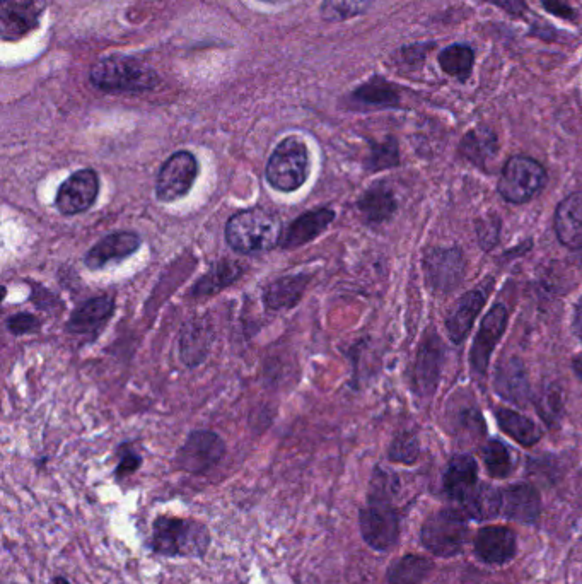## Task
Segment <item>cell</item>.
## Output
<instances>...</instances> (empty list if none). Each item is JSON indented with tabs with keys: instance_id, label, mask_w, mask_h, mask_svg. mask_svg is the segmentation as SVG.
I'll use <instances>...</instances> for the list:
<instances>
[{
	"instance_id": "obj_7",
	"label": "cell",
	"mask_w": 582,
	"mask_h": 584,
	"mask_svg": "<svg viewBox=\"0 0 582 584\" xmlns=\"http://www.w3.org/2000/svg\"><path fill=\"white\" fill-rule=\"evenodd\" d=\"M547 183V171L542 164L528 156H514L507 161L499 180V193L509 204L530 202Z\"/></svg>"
},
{
	"instance_id": "obj_3",
	"label": "cell",
	"mask_w": 582,
	"mask_h": 584,
	"mask_svg": "<svg viewBox=\"0 0 582 584\" xmlns=\"http://www.w3.org/2000/svg\"><path fill=\"white\" fill-rule=\"evenodd\" d=\"M229 248L241 255H260L272 252L280 245L284 228L275 212L263 207H251L229 217L226 229Z\"/></svg>"
},
{
	"instance_id": "obj_1",
	"label": "cell",
	"mask_w": 582,
	"mask_h": 584,
	"mask_svg": "<svg viewBox=\"0 0 582 584\" xmlns=\"http://www.w3.org/2000/svg\"><path fill=\"white\" fill-rule=\"evenodd\" d=\"M396 480L383 468L374 470L367 503L359 511V530L364 544L376 552H390L400 538V513L393 504Z\"/></svg>"
},
{
	"instance_id": "obj_14",
	"label": "cell",
	"mask_w": 582,
	"mask_h": 584,
	"mask_svg": "<svg viewBox=\"0 0 582 584\" xmlns=\"http://www.w3.org/2000/svg\"><path fill=\"white\" fill-rule=\"evenodd\" d=\"M113 313H115V299L110 296L88 299L70 315L67 332L93 342L98 339L101 330L108 325Z\"/></svg>"
},
{
	"instance_id": "obj_15",
	"label": "cell",
	"mask_w": 582,
	"mask_h": 584,
	"mask_svg": "<svg viewBox=\"0 0 582 584\" xmlns=\"http://www.w3.org/2000/svg\"><path fill=\"white\" fill-rule=\"evenodd\" d=\"M492 286H494L492 279L482 282L480 286L463 294L458 299V303L454 304L453 310L448 315V322H446L449 339L453 340L454 344H461L468 337L473 323L477 320V316L484 308L485 301L489 298Z\"/></svg>"
},
{
	"instance_id": "obj_21",
	"label": "cell",
	"mask_w": 582,
	"mask_h": 584,
	"mask_svg": "<svg viewBox=\"0 0 582 584\" xmlns=\"http://www.w3.org/2000/svg\"><path fill=\"white\" fill-rule=\"evenodd\" d=\"M553 226L562 245L571 250H581L582 192L571 193L560 202L553 217Z\"/></svg>"
},
{
	"instance_id": "obj_10",
	"label": "cell",
	"mask_w": 582,
	"mask_h": 584,
	"mask_svg": "<svg viewBox=\"0 0 582 584\" xmlns=\"http://www.w3.org/2000/svg\"><path fill=\"white\" fill-rule=\"evenodd\" d=\"M99 195V176L91 168L76 171L57 190L55 207L62 216H77L88 212Z\"/></svg>"
},
{
	"instance_id": "obj_2",
	"label": "cell",
	"mask_w": 582,
	"mask_h": 584,
	"mask_svg": "<svg viewBox=\"0 0 582 584\" xmlns=\"http://www.w3.org/2000/svg\"><path fill=\"white\" fill-rule=\"evenodd\" d=\"M212 535L204 521L159 514L151 525L149 549L164 559H204Z\"/></svg>"
},
{
	"instance_id": "obj_20",
	"label": "cell",
	"mask_w": 582,
	"mask_h": 584,
	"mask_svg": "<svg viewBox=\"0 0 582 584\" xmlns=\"http://www.w3.org/2000/svg\"><path fill=\"white\" fill-rule=\"evenodd\" d=\"M478 487V465L470 455L454 456L444 474V492L449 499L465 504Z\"/></svg>"
},
{
	"instance_id": "obj_30",
	"label": "cell",
	"mask_w": 582,
	"mask_h": 584,
	"mask_svg": "<svg viewBox=\"0 0 582 584\" xmlns=\"http://www.w3.org/2000/svg\"><path fill=\"white\" fill-rule=\"evenodd\" d=\"M460 152L473 164H477L480 168H487L489 161H492L497 154V139L494 132L487 127H478L468 132L461 142Z\"/></svg>"
},
{
	"instance_id": "obj_31",
	"label": "cell",
	"mask_w": 582,
	"mask_h": 584,
	"mask_svg": "<svg viewBox=\"0 0 582 584\" xmlns=\"http://www.w3.org/2000/svg\"><path fill=\"white\" fill-rule=\"evenodd\" d=\"M352 98L356 103L369 108H393L400 103V96L396 89L381 77H374L371 81L362 84L361 88L354 91Z\"/></svg>"
},
{
	"instance_id": "obj_18",
	"label": "cell",
	"mask_w": 582,
	"mask_h": 584,
	"mask_svg": "<svg viewBox=\"0 0 582 584\" xmlns=\"http://www.w3.org/2000/svg\"><path fill=\"white\" fill-rule=\"evenodd\" d=\"M335 211L332 207H318L313 211L304 212L296 217L294 221L284 229L279 248L282 250H296L301 246L308 245L315 241L318 236L325 233L330 228V224L335 221Z\"/></svg>"
},
{
	"instance_id": "obj_37",
	"label": "cell",
	"mask_w": 582,
	"mask_h": 584,
	"mask_svg": "<svg viewBox=\"0 0 582 584\" xmlns=\"http://www.w3.org/2000/svg\"><path fill=\"white\" fill-rule=\"evenodd\" d=\"M388 458L391 462L405 463L412 465L419 458V443L412 434H400L398 438L391 443Z\"/></svg>"
},
{
	"instance_id": "obj_6",
	"label": "cell",
	"mask_w": 582,
	"mask_h": 584,
	"mask_svg": "<svg viewBox=\"0 0 582 584\" xmlns=\"http://www.w3.org/2000/svg\"><path fill=\"white\" fill-rule=\"evenodd\" d=\"M463 509L444 508L432 513L420 530V542L436 557L460 554L468 538V521Z\"/></svg>"
},
{
	"instance_id": "obj_26",
	"label": "cell",
	"mask_w": 582,
	"mask_h": 584,
	"mask_svg": "<svg viewBox=\"0 0 582 584\" xmlns=\"http://www.w3.org/2000/svg\"><path fill=\"white\" fill-rule=\"evenodd\" d=\"M497 393L511 402L524 405L530 400V385L524 373L523 364L518 359H511L497 371Z\"/></svg>"
},
{
	"instance_id": "obj_46",
	"label": "cell",
	"mask_w": 582,
	"mask_h": 584,
	"mask_svg": "<svg viewBox=\"0 0 582 584\" xmlns=\"http://www.w3.org/2000/svg\"><path fill=\"white\" fill-rule=\"evenodd\" d=\"M53 584H72L69 579L64 578V576H55L52 581Z\"/></svg>"
},
{
	"instance_id": "obj_19",
	"label": "cell",
	"mask_w": 582,
	"mask_h": 584,
	"mask_svg": "<svg viewBox=\"0 0 582 584\" xmlns=\"http://www.w3.org/2000/svg\"><path fill=\"white\" fill-rule=\"evenodd\" d=\"M542 514V499L530 484L509 485L501 489V516L519 523H536Z\"/></svg>"
},
{
	"instance_id": "obj_22",
	"label": "cell",
	"mask_w": 582,
	"mask_h": 584,
	"mask_svg": "<svg viewBox=\"0 0 582 584\" xmlns=\"http://www.w3.org/2000/svg\"><path fill=\"white\" fill-rule=\"evenodd\" d=\"M309 281V274H291L270 282L262 294L265 308L270 311L291 310L303 298Z\"/></svg>"
},
{
	"instance_id": "obj_36",
	"label": "cell",
	"mask_w": 582,
	"mask_h": 584,
	"mask_svg": "<svg viewBox=\"0 0 582 584\" xmlns=\"http://www.w3.org/2000/svg\"><path fill=\"white\" fill-rule=\"evenodd\" d=\"M400 163V154H398V144L393 137H388L381 144H373L371 156L367 168L371 171L388 170Z\"/></svg>"
},
{
	"instance_id": "obj_13",
	"label": "cell",
	"mask_w": 582,
	"mask_h": 584,
	"mask_svg": "<svg viewBox=\"0 0 582 584\" xmlns=\"http://www.w3.org/2000/svg\"><path fill=\"white\" fill-rule=\"evenodd\" d=\"M142 245V238L134 231H117L108 234L103 240H99L96 245L89 248V252L84 257V265L89 270H103L110 265L127 260L134 253L139 252Z\"/></svg>"
},
{
	"instance_id": "obj_25",
	"label": "cell",
	"mask_w": 582,
	"mask_h": 584,
	"mask_svg": "<svg viewBox=\"0 0 582 584\" xmlns=\"http://www.w3.org/2000/svg\"><path fill=\"white\" fill-rule=\"evenodd\" d=\"M362 217L371 224H381L393 217L396 211V199L391 188L385 182H378L362 193L357 202Z\"/></svg>"
},
{
	"instance_id": "obj_43",
	"label": "cell",
	"mask_w": 582,
	"mask_h": 584,
	"mask_svg": "<svg viewBox=\"0 0 582 584\" xmlns=\"http://www.w3.org/2000/svg\"><path fill=\"white\" fill-rule=\"evenodd\" d=\"M480 228H484V231L480 229V241H482V246H484V248H490V246L494 245L495 240H497L494 234H490V231H492V233H501V221H497V219H494V222L485 221V224H482Z\"/></svg>"
},
{
	"instance_id": "obj_39",
	"label": "cell",
	"mask_w": 582,
	"mask_h": 584,
	"mask_svg": "<svg viewBox=\"0 0 582 584\" xmlns=\"http://www.w3.org/2000/svg\"><path fill=\"white\" fill-rule=\"evenodd\" d=\"M562 407H564V402H562L560 392L553 386L543 393L540 402H538V412L542 414L547 424H553L559 419L560 414H562Z\"/></svg>"
},
{
	"instance_id": "obj_17",
	"label": "cell",
	"mask_w": 582,
	"mask_h": 584,
	"mask_svg": "<svg viewBox=\"0 0 582 584\" xmlns=\"http://www.w3.org/2000/svg\"><path fill=\"white\" fill-rule=\"evenodd\" d=\"M473 547L480 561L499 566L516 557L518 538L507 526H485L477 533Z\"/></svg>"
},
{
	"instance_id": "obj_38",
	"label": "cell",
	"mask_w": 582,
	"mask_h": 584,
	"mask_svg": "<svg viewBox=\"0 0 582 584\" xmlns=\"http://www.w3.org/2000/svg\"><path fill=\"white\" fill-rule=\"evenodd\" d=\"M118 463L115 468V477L118 480L129 479L130 475H134L137 470L142 467V456L137 451L132 450L129 444H123L118 450Z\"/></svg>"
},
{
	"instance_id": "obj_41",
	"label": "cell",
	"mask_w": 582,
	"mask_h": 584,
	"mask_svg": "<svg viewBox=\"0 0 582 584\" xmlns=\"http://www.w3.org/2000/svg\"><path fill=\"white\" fill-rule=\"evenodd\" d=\"M542 6L545 11L557 16V18L567 19V21L576 19V11L564 0H542Z\"/></svg>"
},
{
	"instance_id": "obj_45",
	"label": "cell",
	"mask_w": 582,
	"mask_h": 584,
	"mask_svg": "<svg viewBox=\"0 0 582 584\" xmlns=\"http://www.w3.org/2000/svg\"><path fill=\"white\" fill-rule=\"evenodd\" d=\"M574 369L579 374V378H582V357H577L576 361H574Z\"/></svg>"
},
{
	"instance_id": "obj_47",
	"label": "cell",
	"mask_w": 582,
	"mask_h": 584,
	"mask_svg": "<svg viewBox=\"0 0 582 584\" xmlns=\"http://www.w3.org/2000/svg\"><path fill=\"white\" fill-rule=\"evenodd\" d=\"M263 2H279V0H263Z\"/></svg>"
},
{
	"instance_id": "obj_11",
	"label": "cell",
	"mask_w": 582,
	"mask_h": 584,
	"mask_svg": "<svg viewBox=\"0 0 582 584\" xmlns=\"http://www.w3.org/2000/svg\"><path fill=\"white\" fill-rule=\"evenodd\" d=\"M45 0H0V36L18 41L38 28Z\"/></svg>"
},
{
	"instance_id": "obj_35",
	"label": "cell",
	"mask_w": 582,
	"mask_h": 584,
	"mask_svg": "<svg viewBox=\"0 0 582 584\" xmlns=\"http://www.w3.org/2000/svg\"><path fill=\"white\" fill-rule=\"evenodd\" d=\"M369 4L371 0H323L321 18L328 23H342L364 14Z\"/></svg>"
},
{
	"instance_id": "obj_34",
	"label": "cell",
	"mask_w": 582,
	"mask_h": 584,
	"mask_svg": "<svg viewBox=\"0 0 582 584\" xmlns=\"http://www.w3.org/2000/svg\"><path fill=\"white\" fill-rule=\"evenodd\" d=\"M482 456L490 477L506 479L513 472V455L499 439H490L482 450Z\"/></svg>"
},
{
	"instance_id": "obj_32",
	"label": "cell",
	"mask_w": 582,
	"mask_h": 584,
	"mask_svg": "<svg viewBox=\"0 0 582 584\" xmlns=\"http://www.w3.org/2000/svg\"><path fill=\"white\" fill-rule=\"evenodd\" d=\"M461 509L466 516L475 520H494L501 516V489H494L489 485H480Z\"/></svg>"
},
{
	"instance_id": "obj_42",
	"label": "cell",
	"mask_w": 582,
	"mask_h": 584,
	"mask_svg": "<svg viewBox=\"0 0 582 584\" xmlns=\"http://www.w3.org/2000/svg\"><path fill=\"white\" fill-rule=\"evenodd\" d=\"M484 2L494 4L495 7L506 11L509 16H514V18H523L524 12L528 11L524 0H484Z\"/></svg>"
},
{
	"instance_id": "obj_8",
	"label": "cell",
	"mask_w": 582,
	"mask_h": 584,
	"mask_svg": "<svg viewBox=\"0 0 582 584\" xmlns=\"http://www.w3.org/2000/svg\"><path fill=\"white\" fill-rule=\"evenodd\" d=\"M226 455V443L219 434L197 429L188 434L185 443L176 451L175 467L180 472L204 475L216 468Z\"/></svg>"
},
{
	"instance_id": "obj_33",
	"label": "cell",
	"mask_w": 582,
	"mask_h": 584,
	"mask_svg": "<svg viewBox=\"0 0 582 584\" xmlns=\"http://www.w3.org/2000/svg\"><path fill=\"white\" fill-rule=\"evenodd\" d=\"M475 52L466 45H451L439 53V65L448 76L466 81L472 74Z\"/></svg>"
},
{
	"instance_id": "obj_29",
	"label": "cell",
	"mask_w": 582,
	"mask_h": 584,
	"mask_svg": "<svg viewBox=\"0 0 582 584\" xmlns=\"http://www.w3.org/2000/svg\"><path fill=\"white\" fill-rule=\"evenodd\" d=\"M441 371V349L439 344L429 339L420 347L415 363V386L420 393H429L434 390L437 378Z\"/></svg>"
},
{
	"instance_id": "obj_5",
	"label": "cell",
	"mask_w": 582,
	"mask_h": 584,
	"mask_svg": "<svg viewBox=\"0 0 582 584\" xmlns=\"http://www.w3.org/2000/svg\"><path fill=\"white\" fill-rule=\"evenodd\" d=\"M311 175L308 144L299 135H289L277 144L268 159L267 182L280 193H292L303 187Z\"/></svg>"
},
{
	"instance_id": "obj_4",
	"label": "cell",
	"mask_w": 582,
	"mask_h": 584,
	"mask_svg": "<svg viewBox=\"0 0 582 584\" xmlns=\"http://www.w3.org/2000/svg\"><path fill=\"white\" fill-rule=\"evenodd\" d=\"M94 88L105 93H144L158 86L159 77L149 65L134 57H106L91 69Z\"/></svg>"
},
{
	"instance_id": "obj_16",
	"label": "cell",
	"mask_w": 582,
	"mask_h": 584,
	"mask_svg": "<svg viewBox=\"0 0 582 584\" xmlns=\"http://www.w3.org/2000/svg\"><path fill=\"white\" fill-rule=\"evenodd\" d=\"M507 318L509 315L502 304H495L494 308L485 315L470 352V364L475 369V373L482 376L487 373L495 345L501 340L502 333L506 332Z\"/></svg>"
},
{
	"instance_id": "obj_24",
	"label": "cell",
	"mask_w": 582,
	"mask_h": 584,
	"mask_svg": "<svg viewBox=\"0 0 582 584\" xmlns=\"http://www.w3.org/2000/svg\"><path fill=\"white\" fill-rule=\"evenodd\" d=\"M212 340H214V333L210 330L209 322L197 320V318L190 320L181 330L180 356L183 363L190 368L204 363Z\"/></svg>"
},
{
	"instance_id": "obj_9",
	"label": "cell",
	"mask_w": 582,
	"mask_h": 584,
	"mask_svg": "<svg viewBox=\"0 0 582 584\" xmlns=\"http://www.w3.org/2000/svg\"><path fill=\"white\" fill-rule=\"evenodd\" d=\"M200 166L195 154L178 151L164 161L156 180V197L163 204H171L187 197L197 182Z\"/></svg>"
},
{
	"instance_id": "obj_27",
	"label": "cell",
	"mask_w": 582,
	"mask_h": 584,
	"mask_svg": "<svg viewBox=\"0 0 582 584\" xmlns=\"http://www.w3.org/2000/svg\"><path fill=\"white\" fill-rule=\"evenodd\" d=\"M432 569L434 562L422 555H403L388 567L386 581L390 584H422L429 578Z\"/></svg>"
},
{
	"instance_id": "obj_28",
	"label": "cell",
	"mask_w": 582,
	"mask_h": 584,
	"mask_svg": "<svg viewBox=\"0 0 582 584\" xmlns=\"http://www.w3.org/2000/svg\"><path fill=\"white\" fill-rule=\"evenodd\" d=\"M495 417H497V422L501 426L502 431L511 436V438L516 441V443L521 444V446H535L540 439H542L543 433L540 431V427L536 426L535 422L524 417V415L518 414L511 409H501L495 410Z\"/></svg>"
},
{
	"instance_id": "obj_40",
	"label": "cell",
	"mask_w": 582,
	"mask_h": 584,
	"mask_svg": "<svg viewBox=\"0 0 582 584\" xmlns=\"http://www.w3.org/2000/svg\"><path fill=\"white\" fill-rule=\"evenodd\" d=\"M7 330L14 337H23V335H30V333L38 332L41 328V322L31 313H16V315L9 316L6 322Z\"/></svg>"
},
{
	"instance_id": "obj_12",
	"label": "cell",
	"mask_w": 582,
	"mask_h": 584,
	"mask_svg": "<svg viewBox=\"0 0 582 584\" xmlns=\"http://www.w3.org/2000/svg\"><path fill=\"white\" fill-rule=\"evenodd\" d=\"M465 269V258L458 248H434L425 255V275L436 291H453L463 279Z\"/></svg>"
},
{
	"instance_id": "obj_44",
	"label": "cell",
	"mask_w": 582,
	"mask_h": 584,
	"mask_svg": "<svg viewBox=\"0 0 582 584\" xmlns=\"http://www.w3.org/2000/svg\"><path fill=\"white\" fill-rule=\"evenodd\" d=\"M574 332L582 339V303L577 304L576 313H574Z\"/></svg>"
},
{
	"instance_id": "obj_23",
	"label": "cell",
	"mask_w": 582,
	"mask_h": 584,
	"mask_svg": "<svg viewBox=\"0 0 582 584\" xmlns=\"http://www.w3.org/2000/svg\"><path fill=\"white\" fill-rule=\"evenodd\" d=\"M245 274L243 263L231 260V258H221L219 262L210 267L207 274L202 275L192 289L190 296L192 298H205V296H214L217 292L224 291L226 287L233 286L234 282L241 279Z\"/></svg>"
}]
</instances>
